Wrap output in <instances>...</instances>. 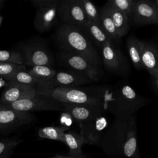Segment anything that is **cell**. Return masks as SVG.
Segmentation results:
<instances>
[{
    "label": "cell",
    "mask_w": 158,
    "mask_h": 158,
    "mask_svg": "<svg viewBox=\"0 0 158 158\" xmlns=\"http://www.w3.org/2000/svg\"><path fill=\"white\" fill-rule=\"evenodd\" d=\"M99 146L109 158H141L138 148L136 114L115 117Z\"/></svg>",
    "instance_id": "obj_1"
},
{
    "label": "cell",
    "mask_w": 158,
    "mask_h": 158,
    "mask_svg": "<svg viewBox=\"0 0 158 158\" xmlns=\"http://www.w3.org/2000/svg\"><path fill=\"white\" fill-rule=\"evenodd\" d=\"M54 39L60 51L80 55L102 68L101 52L83 28L61 24L56 30Z\"/></svg>",
    "instance_id": "obj_2"
},
{
    "label": "cell",
    "mask_w": 158,
    "mask_h": 158,
    "mask_svg": "<svg viewBox=\"0 0 158 158\" xmlns=\"http://www.w3.org/2000/svg\"><path fill=\"white\" fill-rule=\"evenodd\" d=\"M38 93L46 94L64 104L75 105H106L111 98L107 86L90 88L58 87L52 89L36 88Z\"/></svg>",
    "instance_id": "obj_3"
},
{
    "label": "cell",
    "mask_w": 158,
    "mask_h": 158,
    "mask_svg": "<svg viewBox=\"0 0 158 158\" xmlns=\"http://www.w3.org/2000/svg\"><path fill=\"white\" fill-rule=\"evenodd\" d=\"M148 104V99L138 94L131 86L122 84L112 92L107 103V110L115 117L137 114Z\"/></svg>",
    "instance_id": "obj_4"
},
{
    "label": "cell",
    "mask_w": 158,
    "mask_h": 158,
    "mask_svg": "<svg viewBox=\"0 0 158 158\" xmlns=\"http://www.w3.org/2000/svg\"><path fill=\"white\" fill-rule=\"evenodd\" d=\"M59 63L73 71L94 81H98L104 75L102 68L95 65L85 57L71 52L60 51L57 54Z\"/></svg>",
    "instance_id": "obj_5"
},
{
    "label": "cell",
    "mask_w": 158,
    "mask_h": 158,
    "mask_svg": "<svg viewBox=\"0 0 158 158\" xmlns=\"http://www.w3.org/2000/svg\"><path fill=\"white\" fill-rule=\"evenodd\" d=\"M59 0H31L30 2L36 7L34 27L40 33L52 28L57 22Z\"/></svg>",
    "instance_id": "obj_6"
},
{
    "label": "cell",
    "mask_w": 158,
    "mask_h": 158,
    "mask_svg": "<svg viewBox=\"0 0 158 158\" xmlns=\"http://www.w3.org/2000/svg\"><path fill=\"white\" fill-rule=\"evenodd\" d=\"M7 107L25 112L46 110H63V103L46 94L36 93L14 102L2 104Z\"/></svg>",
    "instance_id": "obj_7"
},
{
    "label": "cell",
    "mask_w": 158,
    "mask_h": 158,
    "mask_svg": "<svg viewBox=\"0 0 158 158\" xmlns=\"http://www.w3.org/2000/svg\"><path fill=\"white\" fill-rule=\"evenodd\" d=\"M23 57V65L52 67L54 59L48 46L39 41L28 42L22 44L18 51Z\"/></svg>",
    "instance_id": "obj_8"
},
{
    "label": "cell",
    "mask_w": 158,
    "mask_h": 158,
    "mask_svg": "<svg viewBox=\"0 0 158 158\" xmlns=\"http://www.w3.org/2000/svg\"><path fill=\"white\" fill-rule=\"evenodd\" d=\"M100 51L102 65L107 71L119 75L127 74L128 64L118 45L110 41L106 43Z\"/></svg>",
    "instance_id": "obj_9"
},
{
    "label": "cell",
    "mask_w": 158,
    "mask_h": 158,
    "mask_svg": "<svg viewBox=\"0 0 158 158\" xmlns=\"http://www.w3.org/2000/svg\"><path fill=\"white\" fill-rule=\"evenodd\" d=\"M58 17L62 24L84 28L88 20L80 0H62L58 5Z\"/></svg>",
    "instance_id": "obj_10"
},
{
    "label": "cell",
    "mask_w": 158,
    "mask_h": 158,
    "mask_svg": "<svg viewBox=\"0 0 158 158\" xmlns=\"http://www.w3.org/2000/svg\"><path fill=\"white\" fill-rule=\"evenodd\" d=\"M36 119L30 113L19 111L0 104V131H10L28 125Z\"/></svg>",
    "instance_id": "obj_11"
},
{
    "label": "cell",
    "mask_w": 158,
    "mask_h": 158,
    "mask_svg": "<svg viewBox=\"0 0 158 158\" xmlns=\"http://www.w3.org/2000/svg\"><path fill=\"white\" fill-rule=\"evenodd\" d=\"M130 19L138 26L158 24V10L151 0H135Z\"/></svg>",
    "instance_id": "obj_12"
},
{
    "label": "cell",
    "mask_w": 158,
    "mask_h": 158,
    "mask_svg": "<svg viewBox=\"0 0 158 158\" xmlns=\"http://www.w3.org/2000/svg\"><path fill=\"white\" fill-rule=\"evenodd\" d=\"M107 125V119L104 115L80 123V134L85 144L99 146Z\"/></svg>",
    "instance_id": "obj_13"
},
{
    "label": "cell",
    "mask_w": 158,
    "mask_h": 158,
    "mask_svg": "<svg viewBox=\"0 0 158 158\" xmlns=\"http://www.w3.org/2000/svg\"><path fill=\"white\" fill-rule=\"evenodd\" d=\"M63 104V111L67 113L78 125L102 116L107 110L106 105H75L64 103Z\"/></svg>",
    "instance_id": "obj_14"
},
{
    "label": "cell",
    "mask_w": 158,
    "mask_h": 158,
    "mask_svg": "<svg viewBox=\"0 0 158 158\" xmlns=\"http://www.w3.org/2000/svg\"><path fill=\"white\" fill-rule=\"evenodd\" d=\"M36 93L35 86L10 82L0 97V104H7L32 96Z\"/></svg>",
    "instance_id": "obj_15"
},
{
    "label": "cell",
    "mask_w": 158,
    "mask_h": 158,
    "mask_svg": "<svg viewBox=\"0 0 158 158\" xmlns=\"http://www.w3.org/2000/svg\"><path fill=\"white\" fill-rule=\"evenodd\" d=\"M93 82L94 81L72 70L57 71L48 88L42 89H49L58 87H77Z\"/></svg>",
    "instance_id": "obj_16"
},
{
    "label": "cell",
    "mask_w": 158,
    "mask_h": 158,
    "mask_svg": "<svg viewBox=\"0 0 158 158\" xmlns=\"http://www.w3.org/2000/svg\"><path fill=\"white\" fill-rule=\"evenodd\" d=\"M141 62L150 75L158 72V48L155 44L142 41Z\"/></svg>",
    "instance_id": "obj_17"
},
{
    "label": "cell",
    "mask_w": 158,
    "mask_h": 158,
    "mask_svg": "<svg viewBox=\"0 0 158 158\" xmlns=\"http://www.w3.org/2000/svg\"><path fill=\"white\" fill-rule=\"evenodd\" d=\"M27 71L36 80V88H48L57 72L52 67L47 65L32 66Z\"/></svg>",
    "instance_id": "obj_18"
},
{
    "label": "cell",
    "mask_w": 158,
    "mask_h": 158,
    "mask_svg": "<svg viewBox=\"0 0 158 158\" xmlns=\"http://www.w3.org/2000/svg\"><path fill=\"white\" fill-rule=\"evenodd\" d=\"M99 12V25L109 37V38L115 44L119 45L121 38L119 36L117 31L111 17L105 5L101 8Z\"/></svg>",
    "instance_id": "obj_19"
},
{
    "label": "cell",
    "mask_w": 158,
    "mask_h": 158,
    "mask_svg": "<svg viewBox=\"0 0 158 158\" xmlns=\"http://www.w3.org/2000/svg\"><path fill=\"white\" fill-rule=\"evenodd\" d=\"M111 17L119 36L122 38L129 31V18L123 12L110 5L108 2L104 4Z\"/></svg>",
    "instance_id": "obj_20"
},
{
    "label": "cell",
    "mask_w": 158,
    "mask_h": 158,
    "mask_svg": "<svg viewBox=\"0 0 158 158\" xmlns=\"http://www.w3.org/2000/svg\"><path fill=\"white\" fill-rule=\"evenodd\" d=\"M64 143L69 148V155L77 157H83L85 156L81 150L85 142L80 133L73 130L65 131L64 135Z\"/></svg>",
    "instance_id": "obj_21"
},
{
    "label": "cell",
    "mask_w": 158,
    "mask_h": 158,
    "mask_svg": "<svg viewBox=\"0 0 158 158\" xmlns=\"http://www.w3.org/2000/svg\"><path fill=\"white\" fill-rule=\"evenodd\" d=\"M141 43L142 41L134 35H130L126 42L130 59L132 64L137 70L143 69L141 62Z\"/></svg>",
    "instance_id": "obj_22"
},
{
    "label": "cell",
    "mask_w": 158,
    "mask_h": 158,
    "mask_svg": "<svg viewBox=\"0 0 158 158\" xmlns=\"http://www.w3.org/2000/svg\"><path fill=\"white\" fill-rule=\"evenodd\" d=\"M83 29L88 33L96 47L100 50L106 43L112 41L98 23L88 22Z\"/></svg>",
    "instance_id": "obj_23"
},
{
    "label": "cell",
    "mask_w": 158,
    "mask_h": 158,
    "mask_svg": "<svg viewBox=\"0 0 158 158\" xmlns=\"http://www.w3.org/2000/svg\"><path fill=\"white\" fill-rule=\"evenodd\" d=\"M69 128L64 126H49L43 127L38 130V136L42 138L59 141L64 143V133L68 131Z\"/></svg>",
    "instance_id": "obj_24"
},
{
    "label": "cell",
    "mask_w": 158,
    "mask_h": 158,
    "mask_svg": "<svg viewBox=\"0 0 158 158\" xmlns=\"http://www.w3.org/2000/svg\"><path fill=\"white\" fill-rule=\"evenodd\" d=\"M25 69V66L24 65L0 62V77L5 78L9 81L17 72Z\"/></svg>",
    "instance_id": "obj_25"
},
{
    "label": "cell",
    "mask_w": 158,
    "mask_h": 158,
    "mask_svg": "<svg viewBox=\"0 0 158 158\" xmlns=\"http://www.w3.org/2000/svg\"><path fill=\"white\" fill-rule=\"evenodd\" d=\"M88 22L98 23L99 12L93 2L89 0H80Z\"/></svg>",
    "instance_id": "obj_26"
},
{
    "label": "cell",
    "mask_w": 158,
    "mask_h": 158,
    "mask_svg": "<svg viewBox=\"0 0 158 158\" xmlns=\"http://www.w3.org/2000/svg\"><path fill=\"white\" fill-rule=\"evenodd\" d=\"M0 62L14 63L23 65L22 54L16 51L0 49Z\"/></svg>",
    "instance_id": "obj_27"
},
{
    "label": "cell",
    "mask_w": 158,
    "mask_h": 158,
    "mask_svg": "<svg viewBox=\"0 0 158 158\" xmlns=\"http://www.w3.org/2000/svg\"><path fill=\"white\" fill-rule=\"evenodd\" d=\"M23 140L16 138H7L0 140V158H6L13 149L20 144Z\"/></svg>",
    "instance_id": "obj_28"
},
{
    "label": "cell",
    "mask_w": 158,
    "mask_h": 158,
    "mask_svg": "<svg viewBox=\"0 0 158 158\" xmlns=\"http://www.w3.org/2000/svg\"><path fill=\"white\" fill-rule=\"evenodd\" d=\"M10 82H15L23 85H30L36 87V82L35 78L28 73V71L22 70L17 72L9 81Z\"/></svg>",
    "instance_id": "obj_29"
},
{
    "label": "cell",
    "mask_w": 158,
    "mask_h": 158,
    "mask_svg": "<svg viewBox=\"0 0 158 158\" xmlns=\"http://www.w3.org/2000/svg\"><path fill=\"white\" fill-rule=\"evenodd\" d=\"M134 1L135 0H109L107 2L125 14L130 19Z\"/></svg>",
    "instance_id": "obj_30"
},
{
    "label": "cell",
    "mask_w": 158,
    "mask_h": 158,
    "mask_svg": "<svg viewBox=\"0 0 158 158\" xmlns=\"http://www.w3.org/2000/svg\"><path fill=\"white\" fill-rule=\"evenodd\" d=\"M153 87L158 94V72L151 75Z\"/></svg>",
    "instance_id": "obj_31"
},
{
    "label": "cell",
    "mask_w": 158,
    "mask_h": 158,
    "mask_svg": "<svg viewBox=\"0 0 158 158\" xmlns=\"http://www.w3.org/2000/svg\"><path fill=\"white\" fill-rule=\"evenodd\" d=\"M52 158H88L86 156L83 157H77V156H70V155H56Z\"/></svg>",
    "instance_id": "obj_32"
},
{
    "label": "cell",
    "mask_w": 158,
    "mask_h": 158,
    "mask_svg": "<svg viewBox=\"0 0 158 158\" xmlns=\"http://www.w3.org/2000/svg\"><path fill=\"white\" fill-rule=\"evenodd\" d=\"M152 2L158 10V0H154V1H152Z\"/></svg>",
    "instance_id": "obj_33"
},
{
    "label": "cell",
    "mask_w": 158,
    "mask_h": 158,
    "mask_svg": "<svg viewBox=\"0 0 158 158\" xmlns=\"http://www.w3.org/2000/svg\"><path fill=\"white\" fill-rule=\"evenodd\" d=\"M2 20H3V17L1 16V15H0V26H1V23H2Z\"/></svg>",
    "instance_id": "obj_34"
},
{
    "label": "cell",
    "mask_w": 158,
    "mask_h": 158,
    "mask_svg": "<svg viewBox=\"0 0 158 158\" xmlns=\"http://www.w3.org/2000/svg\"><path fill=\"white\" fill-rule=\"evenodd\" d=\"M3 3H4V1L3 0H0V7H1V6H2Z\"/></svg>",
    "instance_id": "obj_35"
},
{
    "label": "cell",
    "mask_w": 158,
    "mask_h": 158,
    "mask_svg": "<svg viewBox=\"0 0 158 158\" xmlns=\"http://www.w3.org/2000/svg\"><path fill=\"white\" fill-rule=\"evenodd\" d=\"M1 133H2V132H1V131H0V134H1Z\"/></svg>",
    "instance_id": "obj_36"
}]
</instances>
